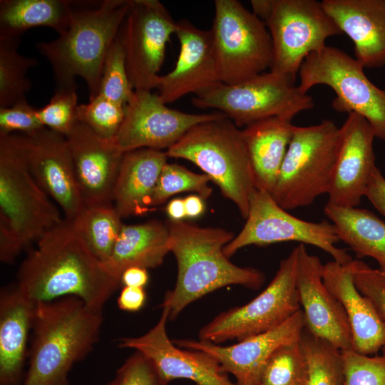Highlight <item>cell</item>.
I'll list each match as a JSON object with an SVG mask.
<instances>
[{
    "label": "cell",
    "instance_id": "6da1fadb",
    "mask_svg": "<svg viewBox=\"0 0 385 385\" xmlns=\"http://www.w3.org/2000/svg\"><path fill=\"white\" fill-rule=\"evenodd\" d=\"M16 277L19 290L34 302L73 296L102 310L121 284L66 219L36 242Z\"/></svg>",
    "mask_w": 385,
    "mask_h": 385
},
{
    "label": "cell",
    "instance_id": "7a4b0ae2",
    "mask_svg": "<svg viewBox=\"0 0 385 385\" xmlns=\"http://www.w3.org/2000/svg\"><path fill=\"white\" fill-rule=\"evenodd\" d=\"M169 231L170 251L178 264L175 287L168 291L161 304L175 319L190 303L229 285L257 289L265 274L257 269L240 267L230 261L223 249L234 237L229 230L200 227L185 220L165 221Z\"/></svg>",
    "mask_w": 385,
    "mask_h": 385
},
{
    "label": "cell",
    "instance_id": "3957f363",
    "mask_svg": "<svg viewBox=\"0 0 385 385\" xmlns=\"http://www.w3.org/2000/svg\"><path fill=\"white\" fill-rule=\"evenodd\" d=\"M103 320L102 309L76 297L36 302L21 385H69L70 370L93 349Z\"/></svg>",
    "mask_w": 385,
    "mask_h": 385
},
{
    "label": "cell",
    "instance_id": "277c9868",
    "mask_svg": "<svg viewBox=\"0 0 385 385\" xmlns=\"http://www.w3.org/2000/svg\"><path fill=\"white\" fill-rule=\"evenodd\" d=\"M63 220L28 167L21 134H0V260L11 264Z\"/></svg>",
    "mask_w": 385,
    "mask_h": 385
},
{
    "label": "cell",
    "instance_id": "5b68a950",
    "mask_svg": "<svg viewBox=\"0 0 385 385\" xmlns=\"http://www.w3.org/2000/svg\"><path fill=\"white\" fill-rule=\"evenodd\" d=\"M130 0H106L95 6L83 4L72 13L67 29L51 41L38 42L37 50L50 63L56 88L86 81L89 99L99 94L105 58L128 12Z\"/></svg>",
    "mask_w": 385,
    "mask_h": 385
},
{
    "label": "cell",
    "instance_id": "8992f818",
    "mask_svg": "<svg viewBox=\"0 0 385 385\" xmlns=\"http://www.w3.org/2000/svg\"><path fill=\"white\" fill-rule=\"evenodd\" d=\"M165 153L199 167L246 220L257 188L242 129L225 114L191 127Z\"/></svg>",
    "mask_w": 385,
    "mask_h": 385
},
{
    "label": "cell",
    "instance_id": "52a82bcc",
    "mask_svg": "<svg viewBox=\"0 0 385 385\" xmlns=\"http://www.w3.org/2000/svg\"><path fill=\"white\" fill-rule=\"evenodd\" d=\"M341 143V131L334 121L311 126H294L275 186L271 193L283 209L312 205L329 190Z\"/></svg>",
    "mask_w": 385,
    "mask_h": 385
},
{
    "label": "cell",
    "instance_id": "ba28073f",
    "mask_svg": "<svg viewBox=\"0 0 385 385\" xmlns=\"http://www.w3.org/2000/svg\"><path fill=\"white\" fill-rule=\"evenodd\" d=\"M252 12L266 25L272 39L270 71L293 81L304 59L342 34L315 0H252Z\"/></svg>",
    "mask_w": 385,
    "mask_h": 385
},
{
    "label": "cell",
    "instance_id": "9c48e42d",
    "mask_svg": "<svg viewBox=\"0 0 385 385\" xmlns=\"http://www.w3.org/2000/svg\"><path fill=\"white\" fill-rule=\"evenodd\" d=\"M294 82L270 71L236 84L219 82L195 95L191 102L198 108L223 113L238 128L272 117L292 120L314 106L313 98Z\"/></svg>",
    "mask_w": 385,
    "mask_h": 385
},
{
    "label": "cell",
    "instance_id": "30bf717a",
    "mask_svg": "<svg viewBox=\"0 0 385 385\" xmlns=\"http://www.w3.org/2000/svg\"><path fill=\"white\" fill-rule=\"evenodd\" d=\"M210 31L220 82L236 84L270 69V32L240 1L215 0Z\"/></svg>",
    "mask_w": 385,
    "mask_h": 385
},
{
    "label": "cell",
    "instance_id": "8fae6325",
    "mask_svg": "<svg viewBox=\"0 0 385 385\" xmlns=\"http://www.w3.org/2000/svg\"><path fill=\"white\" fill-rule=\"evenodd\" d=\"M364 68L344 51L325 46L304 59L298 86L305 93L316 85L330 87L336 93L332 103L335 111L361 115L375 138L385 140V90L374 85Z\"/></svg>",
    "mask_w": 385,
    "mask_h": 385
},
{
    "label": "cell",
    "instance_id": "7c38bea8",
    "mask_svg": "<svg viewBox=\"0 0 385 385\" xmlns=\"http://www.w3.org/2000/svg\"><path fill=\"white\" fill-rule=\"evenodd\" d=\"M298 248L282 260L268 286L248 303L217 315L202 327L199 339L220 344L241 341L284 323L301 307L296 287Z\"/></svg>",
    "mask_w": 385,
    "mask_h": 385
},
{
    "label": "cell",
    "instance_id": "4fadbf2b",
    "mask_svg": "<svg viewBox=\"0 0 385 385\" xmlns=\"http://www.w3.org/2000/svg\"><path fill=\"white\" fill-rule=\"evenodd\" d=\"M294 241L314 245L329 254L342 265L353 259L336 244L340 242L332 222L302 220L280 207L267 191L257 189L252 194L244 227L223 249L227 257L248 245H266Z\"/></svg>",
    "mask_w": 385,
    "mask_h": 385
},
{
    "label": "cell",
    "instance_id": "5bb4252c",
    "mask_svg": "<svg viewBox=\"0 0 385 385\" xmlns=\"http://www.w3.org/2000/svg\"><path fill=\"white\" fill-rule=\"evenodd\" d=\"M176 26L177 22L160 1L130 0L118 37L134 90L155 88L166 44L175 33Z\"/></svg>",
    "mask_w": 385,
    "mask_h": 385
},
{
    "label": "cell",
    "instance_id": "9a60e30c",
    "mask_svg": "<svg viewBox=\"0 0 385 385\" xmlns=\"http://www.w3.org/2000/svg\"><path fill=\"white\" fill-rule=\"evenodd\" d=\"M223 114L185 113L168 107L151 91L134 90L114 140L123 153L140 148L168 149L191 127Z\"/></svg>",
    "mask_w": 385,
    "mask_h": 385
},
{
    "label": "cell",
    "instance_id": "2e32d148",
    "mask_svg": "<svg viewBox=\"0 0 385 385\" xmlns=\"http://www.w3.org/2000/svg\"><path fill=\"white\" fill-rule=\"evenodd\" d=\"M21 140L31 174L66 219L73 221L85 206L66 137L43 128L31 135L21 134Z\"/></svg>",
    "mask_w": 385,
    "mask_h": 385
},
{
    "label": "cell",
    "instance_id": "e0dca14e",
    "mask_svg": "<svg viewBox=\"0 0 385 385\" xmlns=\"http://www.w3.org/2000/svg\"><path fill=\"white\" fill-rule=\"evenodd\" d=\"M300 309L284 323L229 346L195 339H178L180 348L204 351L215 358L226 373L232 374L236 385H258L262 371L272 354L280 346L299 341L304 329Z\"/></svg>",
    "mask_w": 385,
    "mask_h": 385
},
{
    "label": "cell",
    "instance_id": "ac0fdd59",
    "mask_svg": "<svg viewBox=\"0 0 385 385\" xmlns=\"http://www.w3.org/2000/svg\"><path fill=\"white\" fill-rule=\"evenodd\" d=\"M296 287L305 329L342 351L353 349L350 325L344 309L323 282L324 265L297 245Z\"/></svg>",
    "mask_w": 385,
    "mask_h": 385
},
{
    "label": "cell",
    "instance_id": "d6986e66",
    "mask_svg": "<svg viewBox=\"0 0 385 385\" xmlns=\"http://www.w3.org/2000/svg\"><path fill=\"white\" fill-rule=\"evenodd\" d=\"M162 308L161 315L154 327L141 336L120 338L118 346L133 349L147 356L169 382L186 379L195 385H236L211 355L180 348L168 338L166 323L169 309Z\"/></svg>",
    "mask_w": 385,
    "mask_h": 385
},
{
    "label": "cell",
    "instance_id": "ffe728a7",
    "mask_svg": "<svg viewBox=\"0 0 385 385\" xmlns=\"http://www.w3.org/2000/svg\"><path fill=\"white\" fill-rule=\"evenodd\" d=\"M66 138L84 206L113 204L124 153L114 139L103 138L78 121Z\"/></svg>",
    "mask_w": 385,
    "mask_h": 385
},
{
    "label": "cell",
    "instance_id": "44dd1931",
    "mask_svg": "<svg viewBox=\"0 0 385 385\" xmlns=\"http://www.w3.org/2000/svg\"><path fill=\"white\" fill-rule=\"evenodd\" d=\"M341 143L327 204L356 207L365 196L370 176L376 167L373 149L374 133L369 122L349 113L340 128Z\"/></svg>",
    "mask_w": 385,
    "mask_h": 385
},
{
    "label": "cell",
    "instance_id": "7402d4cb",
    "mask_svg": "<svg viewBox=\"0 0 385 385\" xmlns=\"http://www.w3.org/2000/svg\"><path fill=\"white\" fill-rule=\"evenodd\" d=\"M175 34L180 43L177 63L173 71L156 81L157 94L165 104L220 82L210 30L183 19L177 22Z\"/></svg>",
    "mask_w": 385,
    "mask_h": 385
},
{
    "label": "cell",
    "instance_id": "603a6c76",
    "mask_svg": "<svg viewBox=\"0 0 385 385\" xmlns=\"http://www.w3.org/2000/svg\"><path fill=\"white\" fill-rule=\"evenodd\" d=\"M322 6L354 44L364 68L385 66V0H323Z\"/></svg>",
    "mask_w": 385,
    "mask_h": 385
},
{
    "label": "cell",
    "instance_id": "cb8c5ba5",
    "mask_svg": "<svg viewBox=\"0 0 385 385\" xmlns=\"http://www.w3.org/2000/svg\"><path fill=\"white\" fill-rule=\"evenodd\" d=\"M323 282L342 305L352 335L353 350L364 355L385 344V324L371 301L355 285L349 265L331 261L324 265Z\"/></svg>",
    "mask_w": 385,
    "mask_h": 385
},
{
    "label": "cell",
    "instance_id": "d4e9b609",
    "mask_svg": "<svg viewBox=\"0 0 385 385\" xmlns=\"http://www.w3.org/2000/svg\"><path fill=\"white\" fill-rule=\"evenodd\" d=\"M36 302L14 284L0 293V385H21Z\"/></svg>",
    "mask_w": 385,
    "mask_h": 385
},
{
    "label": "cell",
    "instance_id": "484cf974",
    "mask_svg": "<svg viewBox=\"0 0 385 385\" xmlns=\"http://www.w3.org/2000/svg\"><path fill=\"white\" fill-rule=\"evenodd\" d=\"M167 158L165 152L152 148L124 153L113 198L122 218L142 215L152 208V196Z\"/></svg>",
    "mask_w": 385,
    "mask_h": 385
},
{
    "label": "cell",
    "instance_id": "4316f807",
    "mask_svg": "<svg viewBox=\"0 0 385 385\" xmlns=\"http://www.w3.org/2000/svg\"><path fill=\"white\" fill-rule=\"evenodd\" d=\"M168 252L169 231L165 222L151 220L141 224H123L104 265L120 281L123 272L129 267L148 270L159 267Z\"/></svg>",
    "mask_w": 385,
    "mask_h": 385
},
{
    "label": "cell",
    "instance_id": "83f0119b",
    "mask_svg": "<svg viewBox=\"0 0 385 385\" xmlns=\"http://www.w3.org/2000/svg\"><path fill=\"white\" fill-rule=\"evenodd\" d=\"M293 127L291 120L272 117L242 129L257 189L272 193L292 138Z\"/></svg>",
    "mask_w": 385,
    "mask_h": 385
},
{
    "label": "cell",
    "instance_id": "f1b7e54d",
    "mask_svg": "<svg viewBox=\"0 0 385 385\" xmlns=\"http://www.w3.org/2000/svg\"><path fill=\"white\" fill-rule=\"evenodd\" d=\"M325 215L337 228L340 241L358 257L374 258L385 273V222L363 208L343 207L327 204Z\"/></svg>",
    "mask_w": 385,
    "mask_h": 385
},
{
    "label": "cell",
    "instance_id": "f546056e",
    "mask_svg": "<svg viewBox=\"0 0 385 385\" xmlns=\"http://www.w3.org/2000/svg\"><path fill=\"white\" fill-rule=\"evenodd\" d=\"M77 2V1H76ZM66 0H1L0 37L20 38L28 29L46 26L58 35L68 26L76 4Z\"/></svg>",
    "mask_w": 385,
    "mask_h": 385
},
{
    "label": "cell",
    "instance_id": "4dcf8cb0",
    "mask_svg": "<svg viewBox=\"0 0 385 385\" xmlns=\"http://www.w3.org/2000/svg\"><path fill=\"white\" fill-rule=\"evenodd\" d=\"M113 204L85 207L71 221L93 255L103 264L111 255L123 227Z\"/></svg>",
    "mask_w": 385,
    "mask_h": 385
},
{
    "label": "cell",
    "instance_id": "1f68e13d",
    "mask_svg": "<svg viewBox=\"0 0 385 385\" xmlns=\"http://www.w3.org/2000/svg\"><path fill=\"white\" fill-rule=\"evenodd\" d=\"M19 43L20 38L0 37V108L26 101L31 87L26 73L38 61L20 54Z\"/></svg>",
    "mask_w": 385,
    "mask_h": 385
},
{
    "label": "cell",
    "instance_id": "d6a6232c",
    "mask_svg": "<svg viewBox=\"0 0 385 385\" xmlns=\"http://www.w3.org/2000/svg\"><path fill=\"white\" fill-rule=\"evenodd\" d=\"M300 344L309 365L308 385H343L342 350L304 329Z\"/></svg>",
    "mask_w": 385,
    "mask_h": 385
},
{
    "label": "cell",
    "instance_id": "836d02e7",
    "mask_svg": "<svg viewBox=\"0 0 385 385\" xmlns=\"http://www.w3.org/2000/svg\"><path fill=\"white\" fill-rule=\"evenodd\" d=\"M309 365L299 341L284 344L270 357L258 385H308Z\"/></svg>",
    "mask_w": 385,
    "mask_h": 385
},
{
    "label": "cell",
    "instance_id": "e575fe53",
    "mask_svg": "<svg viewBox=\"0 0 385 385\" xmlns=\"http://www.w3.org/2000/svg\"><path fill=\"white\" fill-rule=\"evenodd\" d=\"M210 181L205 173H196L178 164L167 163L157 181L151 206L162 205L173 195L185 192H194L203 199L207 198L212 192Z\"/></svg>",
    "mask_w": 385,
    "mask_h": 385
},
{
    "label": "cell",
    "instance_id": "d590c367",
    "mask_svg": "<svg viewBox=\"0 0 385 385\" xmlns=\"http://www.w3.org/2000/svg\"><path fill=\"white\" fill-rule=\"evenodd\" d=\"M133 92L127 73L124 51L118 34L104 60L99 94L126 106Z\"/></svg>",
    "mask_w": 385,
    "mask_h": 385
},
{
    "label": "cell",
    "instance_id": "8d00e7d4",
    "mask_svg": "<svg viewBox=\"0 0 385 385\" xmlns=\"http://www.w3.org/2000/svg\"><path fill=\"white\" fill-rule=\"evenodd\" d=\"M125 107L98 94L88 103L78 106L77 121L103 138L114 139L123 121Z\"/></svg>",
    "mask_w": 385,
    "mask_h": 385
},
{
    "label": "cell",
    "instance_id": "74e56055",
    "mask_svg": "<svg viewBox=\"0 0 385 385\" xmlns=\"http://www.w3.org/2000/svg\"><path fill=\"white\" fill-rule=\"evenodd\" d=\"M77 86L55 88L49 102L37 109V117L45 127L67 137L76 124Z\"/></svg>",
    "mask_w": 385,
    "mask_h": 385
},
{
    "label": "cell",
    "instance_id": "f35d334b",
    "mask_svg": "<svg viewBox=\"0 0 385 385\" xmlns=\"http://www.w3.org/2000/svg\"><path fill=\"white\" fill-rule=\"evenodd\" d=\"M342 352L343 385H385V355L370 356L353 349Z\"/></svg>",
    "mask_w": 385,
    "mask_h": 385
},
{
    "label": "cell",
    "instance_id": "ab89813d",
    "mask_svg": "<svg viewBox=\"0 0 385 385\" xmlns=\"http://www.w3.org/2000/svg\"><path fill=\"white\" fill-rule=\"evenodd\" d=\"M155 364L143 353L135 351L105 385H168Z\"/></svg>",
    "mask_w": 385,
    "mask_h": 385
},
{
    "label": "cell",
    "instance_id": "60d3db41",
    "mask_svg": "<svg viewBox=\"0 0 385 385\" xmlns=\"http://www.w3.org/2000/svg\"><path fill=\"white\" fill-rule=\"evenodd\" d=\"M349 265L356 287L371 301L385 324V273L358 260H352ZM381 351L385 355V344Z\"/></svg>",
    "mask_w": 385,
    "mask_h": 385
},
{
    "label": "cell",
    "instance_id": "b9f144b4",
    "mask_svg": "<svg viewBox=\"0 0 385 385\" xmlns=\"http://www.w3.org/2000/svg\"><path fill=\"white\" fill-rule=\"evenodd\" d=\"M37 109L23 101L0 108V134L31 135L45 128L37 117Z\"/></svg>",
    "mask_w": 385,
    "mask_h": 385
},
{
    "label": "cell",
    "instance_id": "7bdbcfd3",
    "mask_svg": "<svg viewBox=\"0 0 385 385\" xmlns=\"http://www.w3.org/2000/svg\"><path fill=\"white\" fill-rule=\"evenodd\" d=\"M365 196L385 216V178L377 166L370 176Z\"/></svg>",
    "mask_w": 385,
    "mask_h": 385
},
{
    "label": "cell",
    "instance_id": "ee69618b",
    "mask_svg": "<svg viewBox=\"0 0 385 385\" xmlns=\"http://www.w3.org/2000/svg\"><path fill=\"white\" fill-rule=\"evenodd\" d=\"M146 298L143 287H123L117 299V304L123 311L135 312L143 307Z\"/></svg>",
    "mask_w": 385,
    "mask_h": 385
},
{
    "label": "cell",
    "instance_id": "f6af8a7d",
    "mask_svg": "<svg viewBox=\"0 0 385 385\" xmlns=\"http://www.w3.org/2000/svg\"><path fill=\"white\" fill-rule=\"evenodd\" d=\"M149 279L148 270L132 267L126 269L122 274L120 283L123 287H145Z\"/></svg>",
    "mask_w": 385,
    "mask_h": 385
},
{
    "label": "cell",
    "instance_id": "bcb514c9",
    "mask_svg": "<svg viewBox=\"0 0 385 385\" xmlns=\"http://www.w3.org/2000/svg\"><path fill=\"white\" fill-rule=\"evenodd\" d=\"M202 199L198 195H190L184 198L187 217L195 218L203 213L205 204Z\"/></svg>",
    "mask_w": 385,
    "mask_h": 385
},
{
    "label": "cell",
    "instance_id": "7dc6e473",
    "mask_svg": "<svg viewBox=\"0 0 385 385\" xmlns=\"http://www.w3.org/2000/svg\"><path fill=\"white\" fill-rule=\"evenodd\" d=\"M166 212L171 220H183L186 217L184 199L174 198L166 206Z\"/></svg>",
    "mask_w": 385,
    "mask_h": 385
}]
</instances>
